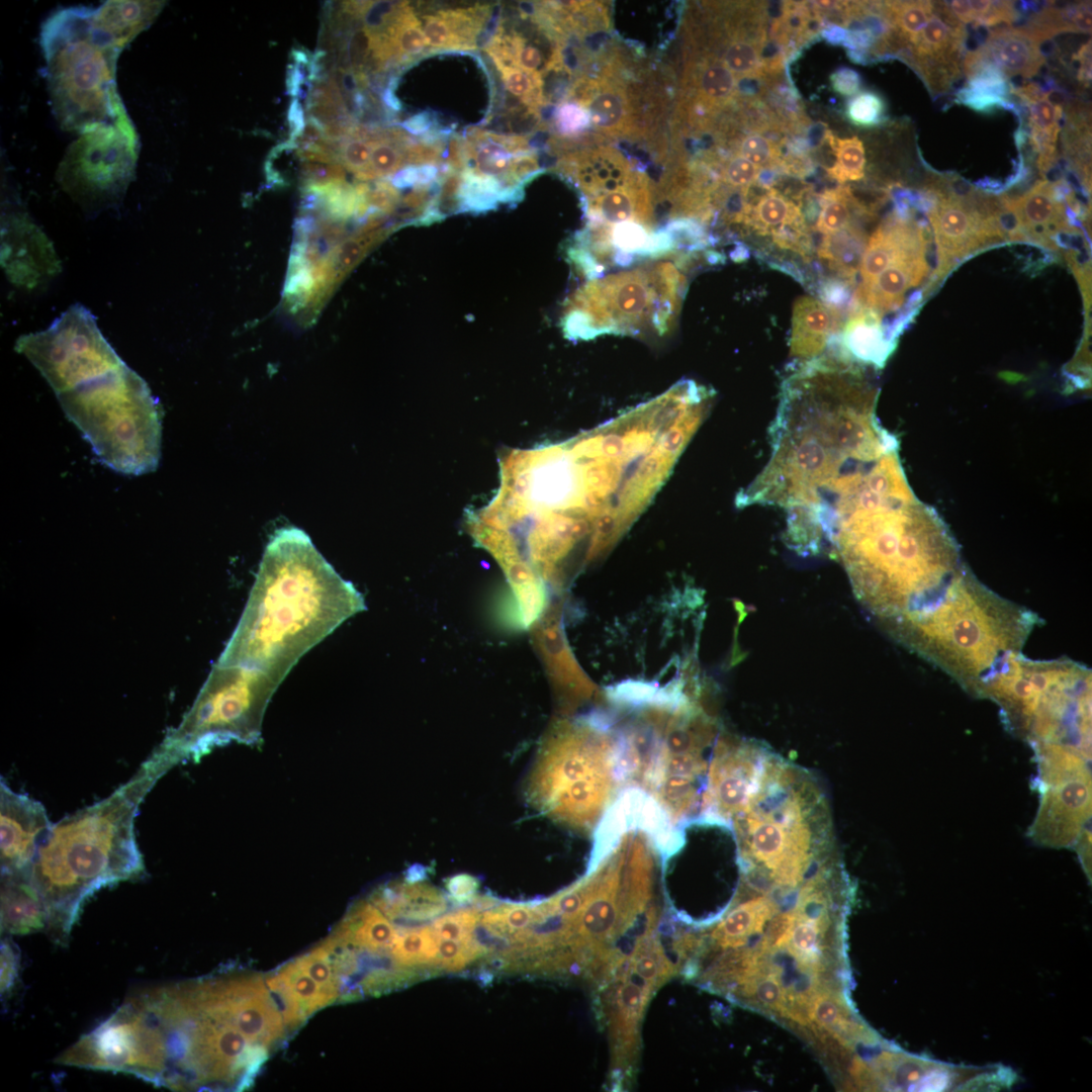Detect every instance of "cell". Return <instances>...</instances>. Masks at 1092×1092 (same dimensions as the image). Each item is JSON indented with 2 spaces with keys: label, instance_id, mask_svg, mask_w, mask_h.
<instances>
[{
  "label": "cell",
  "instance_id": "obj_4",
  "mask_svg": "<svg viewBox=\"0 0 1092 1092\" xmlns=\"http://www.w3.org/2000/svg\"><path fill=\"white\" fill-rule=\"evenodd\" d=\"M829 551L883 627L926 611L965 566L942 519L917 498L849 519Z\"/></svg>",
  "mask_w": 1092,
  "mask_h": 1092
},
{
  "label": "cell",
  "instance_id": "obj_59",
  "mask_svg": "<svg viewBox=\"0 0 1092 1092\" xmlns=\"http://www.w3.org/2000/svg\"><path fill=\"white\" fill-rule=\"evenodd\" d=\"M515 59L518 68L527 73H536L542 64L541 52L534 46L524 44L520 38L516 49Z\"/></svg>",
  "mask_w": 1092,
  "mask_h": 1092
},
{
  "label": "cell",
  "instance_id": "obj_38",
  "mask_svg": "<svg viewBox=\"0 0 1092 1092\" xmlns=\"http://www.w3.org/2000/svg\"><path fill=\"white\" fill-rule=\"evenodd\" d=\"M775 906L766 898L759 897L740 905L722 924V932L731 937H742L761 929L772 915Z\"/></svg>",
  "mask_w": 1092,
  "mask_h": 1092
},
{
  "label": "cell",
  "instance_id": "obj_35",
  "mask_svg": "<svg viewBox=\"0 0 1092 1092\" xmlns=\"http://www.w3.org/2000/svg\"><path fill=\"white\" fill-rule=\"evenodd\" d=\"M951 13L964 24L974 23L979 26L1011 24L1020 17L1013 1H947Z\"/></svg>",
  "mask_w": 1092,
  "mask_h": 1092
},
{
  "label": "cell",
  "instance_id": "obj_9",
  "mask_svg": "<svg viewBox=\"0 0 1092 1092\" xmlns=\"http://www.w3.org/2000/svg\"><path fill=\"white\" fill-rule=\"evenodd\" d=\"M1006 728L1031 745L1060 744L1090 755L1091 671L1072 659L1013 657L986 691Z\"/></svg>",
  "mask_w": 1092,
  "mask_h": 1092
},
{
  "label": "cell",
  "instance_id": "obj_56",
  "mask_svg": "<svg viewBox=\"0 0 1092 1092\" xmlns=\"http://www.w3.org/2000/svg\"><path fill=\"white\" fill-rule=\"evenodd\" d=\"M754 993L757 999L767 1007L779 1009L784 1006V993L779 980L774 975H762L754 981Z\"/></svg>",
  "mask_w": 1092,
  "mask_h": 1092
},
{
  "label": "cell",
  "instance_id": "obj_30",
  "mask_svg": "<svg viewBox=\"0 0 1092 1092\" xmlns=\"http://www.w3.org/2000/svg\"><path fill=\"white\" fill-rule=\"evenodd\" d=\"M165 1L114 0L93 8L95 24L122 51L157 18Z\"/></svg>",
  "mask_w": 1092,
  "mask_h": 1092
},
{
  "label": "cell",
  "instance_id": "obj_36",
  "mask_svg": "<svg viewBox=\"0 0 1092 1092\" xmlns=\"http://www.w3.org/2000/svg\"><path fill=\"white\" fill-rule=\"evenodd\" d=\"M828 144L835 156L834 164L827 168L828 176L839 183L863 179L867 155L862 141L856 135L838 139L828 134Z\"/></svg>",
  "mask_w": 1092,
  "mask_h": 1092
},
{
  "label": "cell",
  "instance_id": "obj_23",
  "mask_svg": "<svg viewBox=\"0 0 1092 1092\" xmlns=\"http://www.w3.org/2000/svg\"><path fill=\"white\" fill-rule=\"evenodd\" d=\"M921 249H926V239L917 221L900 212L888 216L872 234L864 247L857 288L868 286L898 259Z\"/></svg>",
  "mask_w": 1092,
  "mask_h": 1092
},
{
  "label": "cell",
  "instance_id": "obj_6",
  "mask_svg": "<svg viewBox=\"0 0 1092 1092\" xmlns=\"http://www.w3.org/2000/svg\"><path fill=\"white\" fill-rule=\"evenodd\" d=\"M1040 622L1031 610L988 588L965 565L937 603L885 630L966 692L983 698Z\"/></svg>",
  "mask_w": 1092,
  "mask_h": 1092
},
{
  "label": "cell",
  "instance_id": "obj_52",
  "mask_svg": "<svg viewBox=\"0 0 1092 1092\" xmlns=\"http://www.w3.org/2000/svg\"><path fill=\"white\" fill-rule=\"evenodd\" d=\"M372 142L370 168L374 174H388L396 170L402 163L403 155L399 153L391 142H382L379 138Z\"/></svg>",
  "mask_w": 1092,
  "mask_h": 1092
},
{
  "label": "cell",
  "instance_id": "obj_39",
  "mask_svg": "<svg viewBox=\"0 0 1092 1092\" xmlns=\"http://www.w3.org/2000/svg\"><path fill=\"white\" fill-rule=\"evenodd\" d=\"M446 23L462 50L475 49V38L488 15L487 7L442 10L437 13Z\"/></svg>",
  "mask_w": 1092,
  "mask_h": 1092
},
{
  "label": "cell",
  "instance_id": "obj_37",
  "mask_svg": "<svg viewBox=\"0 0 1092 1092\" xmlns=\"http://www.w3.org/2000/svg\"><path fill=\"white\" fill-rule=\"evenodd\" d=\"M820 211L815 230L821 234L836 233L851 224L852 211L861 212L853 193L848 186H838L826 190L820 196Z\"/></svg>",
  "mask_w": 1092,
  "mask_h": 1092
},
{
  "label": "cell",
  "instance_id": "obj_50",
  "mask_svg": "<svg viewBox=\"0 0 1092 1092\" xmlns=\"http://www.w3.org/2000/svg\"><path fill=\"white\" fill-rule=\"evenodd\" d=\"M423 31L433 49L462 50L445 21L438 14L423 17Z\"/></svg>",
  "mask_w": 1092,
  "mask_h": 1092
},
{
  "label": "cell",
  "instance_id": "obj_27",
  "mask_svg": "<svg viewBox=\"0 0 1092 1092\" xmlns=\"http://www.w3.org/2000/svg\"><path fill=\"white\" fill-rule=\"evenodd\" d=\"M46 927L47 907L28 872L1 874V932L23 935Z\"/></svg>",
  "mask_w": 1092,
  "mask_h": 1092
},
{
  "label": "cell",
  "instance_id": "obj_15",
  "mask_svg": "<svg viewBox=\"0 0 1092 1092\" xmlns=\"http://www.w3.org/2000/svg\"><path fill=\"white\" fill-rule=\"evenodd\" d=\"M928 192L931 206L928 218L934 233L939 273L985 245L1005 238L1003 215L1007 210L1002 199H994L969 189H954L951 177L933 175Z\"/></svg>",
  "mask_w": 1092,
  "mask_h": 1092
},
{
  "label": "cell",
  "instance_id": "obj_22",
  "mask_svg": "<svg viewBox=\"0 0 1092 1092\" xmlns=\"http://www.w3.org/2000/svg\"><path fill=\"white\" fill-rule=\"evenodd\" d=\"M1003 203L1014 216L1015 232L1026 234L1039 244L1054 247L1051 238L1071 230L1058 188L1050 181L1035 183L1017 198H1003Z\"/></svg>",
  "mask_w": 1092,
  "mask_h": 1092
},
{
  "label": "cell",
  "instance_id": "obj_14",
  "mask_svg": "<svg viewBox=\"0 0 1092 1092\" xmlns=\"http://www.w3.org/2000/svg\"><path fill=\"white\" fill-rule=\"evenodd\" d=\"M281 680L261 669L218 664L184 727L166 744L178 755L182 750L197 754L216 741L238 737L233 727Z\"/></svg>",
  "mask_w": 1092,
  "mask_h": 1092
},
{
  "label": "cell",
  "instance_id": "obj_40",
  "mask_svg": "<svg viewBox=\"0 0 1092 1092\" xmlns=\"http://www.w3.org/2000/svg\"><path fill=\"white\" fill-rule=\"evenodd\" d=\"M762 46L743 38L728 43L722 55V64L736 77L762 75Z\"/></svg>",
  "mask_w": 1092,
  "mask_h": 1092
},
{
  "label": "cell",
  "instance_id": "obj_29",
  "mask_svg": "<svg viewBox=\"0 0 1092 1092\" xmlns=\"http://www.w3.org/2000/svg\"><path fill=\"white\" fill-rule=\"evenodd\" d=\"M373 903L389 919L425 920L440 915L446 908L440 891L426 884H392L372 895Z\"/></svg>",
  "mask_w": 1092,
  "mask_h": 1092
},
{
  "label": "cell",
  "instance_id": "obj_46",
  "mask_svg": "<svg viewBox=\"0 0 1092 1092\" xmlns=\"http://www.w3.org/2000/svg\"><path fill=\"white\" fill-rule=\"evenodd\" d=\"M740 156L758 168L781 167L779 145L760 133L744 136L739 145Z\"/></svg>",
  "mask_w": 1092,
  "mask_h": 1092
},
{
  "label": "cell",
  "instance_id": "obj_63",
  "mask_svg": "<svg viewBox=\"0 0 1092 1092\" xmlns=\"http://www.w3.org/2000/svg\"><path fill=\"white\" fill-rule=\"evenodd\" d=\"M430 124H431V120H430V117H429V115L427 113L416 115V116L407 119L403 123L404 127L408 131H411L413 133H416V134L426 131L429 128Z\"/></svg>",
  "mask_w": 1092,
  "mask_h": 1092
},
{
  "label": "cell",
  "instance_id": "obj_49",
  "mask_svg": "<svg viewBox=\"0 0 1092 1092\" xmlns=\"http://www.w3.org/2000/svg\"><path fill=\"white\" fill-rule=\"evenodd\" d=\"M811 1014L824 1027L843 1032L845 1030V1015L835 999L829 996H819L813 1002Z\"/></svg>",
  "mask_w": 1092,
  "mask_h": 1092
},
{
  "label": "cell",
  "instance_id": "obj_51",
  "mask_svg": "<svg viewBox=\"0 0 1092 1092\" xmlns=\"http://www.w3.org/2000/svg\"><path fill=\"white\" fill-rule=\"evenodd\" d=\"M760 171V168L756 167L743 157L737 156L731 159L727 164L723 178L729 185L743 190L756 182Z\"/></svg>",
  "mask_w": 1092,
  "mask_h": 1092
},
{
  "label": "cell",
  "instance_id": "obj_41",
  "mask_svg": "<svg viewBox=\"0 0 1092 1092\" xmlns=\"http://www.w3.org/2000/svg\"><path fill=\"white\" fill-rule=\"evenodd\" d=\"M698 88L702 96L712 103L728 101L736 90V77L721 63L707 64L700 72Z\"/></svg>",
  "mask_w": 1092,
  "mask_h": 1092
},
{
  "label": "cell",
  "instance_id": "obj_62",
  "mask_svg": "<svg viewBox=\"0 0 1092 1092\" xmlns=\"http://www.w3.org/2000/svg\"><path fill=\"white\" fill-rule=\"evenodd\" d=\"M466 159L464 144L458 136H451L448 143L447 161L456 168H462Z\"/></svg>",
  "mask_w": 1092,
  "mask_h": 1092
},
{
  "label": "cell",
  "instance_id": "obj_10",
  "mask_svg": "<svg viewBox=\"0 0 1092 1092\" xmlns=\"http://www.w3.org/2000/svg\"><path fill=\"white\" fill-rule=\"evenodd\" d=\"M548 746L535 766L530 796L556 819L592 828L620 782L614 743L598 731L571 734Z\"/></svg>",
  "mask_w": 1092,
  "mask_h": 1092
},
{
  "label": "cell",
  "instance_id": "obj_17",
  "mask_svg": "<svg viewBox=\"0 0 1092 1092\" xmlns=\"http://www.w3.org/2000/svg\"><path fill=\"white\" fill-rule=\"evenodd\" d=\"M967 36L966 25L951 13L946 1H934L929 20L901 55L933 98L948 93L964 75Z\"/></svg>",
  "mask_w": 1092,
  "mask_h": 1092
},
{
  "label": "cell",
  "instance_id": "obj_45",
  "mask_svg": "<svg viewBox=\"0 0 1092 1092\" xmlns=\"http://www.w3.org/2000/svg\"><path fill=\"white\" fill-rule=\"evenodd\" d=\"M795 914L798 923L793 924L787 935L791 951L800 960L814 961L818 952L819 926L815 918L806 917L798 911Z\"/></svg>",
  "mask_w": 1092,
  "mask_h": 1092
},
{
  "label": "cell",
  "instance_id": "obj_64",
  "mask_svg": "<svg viewBox=\"0 0 1092 1092\" xmlns=\"http://www.w3.org/2000/svg\"><path fill=\"white\" fill-rule=\"evenodd\" d=\"M945 1082H946V1079L943 1077V1075H936L935 1074V1075H932V1076L928 1077L927 1080L926 1079L923 1080V1084L920 1086L919 1090H927V1091L941 1090L945 1086Z\"/></svg>",
  "mask_w": 1092,
  "mask_h": 1092
},
{
  "label": "cell",
  "instance_id": "obj_1",
  "mask_svg": "<svg viewBox=\"0 0 1092 1092\" xmlns=\"http://www.w3.org/2000/svg\"><path fill=\"white\" fill-rule=\"evenodd\" d=\"M877 397L861 366L830 358L793 364L769 427V459L737 506L779 507L787 521L802 519L898 450L876 417Z\"/></svg>",
  "mask_w": 1092,
  "mask_h": 1092
},
{
  "label": "cell",
  "instance_id": "obj_44",
  "mask_svg": "<svg viewBox=\"0 0 1092 1092\" xmlns=\"http://www.w3.org/2000/svg\"><path fill=\"white\" fill-rule=\"evenodd\" d=\"M466 159H473L475 167L487 175L505 172L511 166L510 153L499 145L485 140L479 144H464Z\"/></svg>",
  "mask_w": 1092,
  "mask_h": 1092
},
{
  "label": "cell",
  "instance_id": "obj_24",
  "mask_svg": "<svg viewBox=\"0 0 1092 1092\" xmlns=\"http://www.w3.org/2000/svg\"><path fill=\"white\" fill-rule=\"evenodd\" d=\"M895 346L896 342L888 338L877 313L854 306L825 355L861 366L882 368Z\"/></svg>",
  "mask_w": 1092,
  "mask_h": 1092
},
{
  "label": "cell",
  "instance_id": "obj_21",
  "mask_svg": "<svg viewBox=\"0 0 1092 1092\" xmlns=\"http://www.w3.org/2000/svg\"><path fill=\"white\" fill-rule=\"evenodd\" d=\"M1043 41L1024 27L993 28L984 42L972 51L981 61L998 69L1007 79L1031 78L1045 64Z\"/></svg>",
  "mask_w": 1092,
  "mask_h": 1092
},
{
  "label": "cell",
  "instance_id": "obj_11",
  "mask_svg": "<svg viewBox=\"0 0 1092 1092\" xmlns=\"http://www.w3.org/2000/svg\"><path fill=\"white\" fill-rule=\"evenodd\" d=\"M684 278L671 263H658L590 280L583 288L582 337L658 334L669 329L680 303Z\"/></svg>",
  "mask_w": 1092,
  "mask_h": 1092
},
{
  "label": "cell",
  "instance_id": "obj_26",
  "mask_svg": "<svg viewBox=\"0 0 1092 1092\" xmlns=\"http://www.w3.org/2000/svg\"><path fill=\"white\" fill-rule=\"evenodd\" d=\"M842 315L813 296L799 297L793 307L790 355L795 362L823 356L839 334Z\"/></svg>",
  "mask_w": 1092,
  "mask_h": 1092
},
{
  "label": "cell",
  "instance_id": "obj_61",
  "mask_svg": "<svg viewBox=\"0 0 1092 1092\" xmlns=\"http://www.w3.org/2000/svg\"><path fill=\"white\" fill-rule=\"evenodd\" d=\"M833 88L840 94L852 95L859 89L858 75L849 69H841L831 76Z\"/></svg>",
  "mask_w": 1092,
  "mask_h": 1092
},
{
  "label": "cell",
  "instance_id": "obj_31",
  "mask_svg": "<svg viewBox=\"0 0 1092 1092\" xmlns=\"http://www.w3.org/2000/svg\"><path fill=\"white\" fill-rule=\"evenodd\" d=\"M864 247V234L857 226L849 224L836 233L825 235L817 254L840 280L850 284L859 270Z\"/></svg>",
  "mask_w": 1092,
  "mask_h": 1092
},
{
  "label": "cell",
  "instance_id": "obj_32",
  "mask_svg": "<svg viewBox=\"0 0 1092 1092\" xmlns=\"http://www.w3.org/2000/svg\"><path fill=\"white\" fill-rule=\"evenodd\" d=\"M1025 27L1042 41L1064 32L1088 34L1091 32L1090 2H1078L1061 8L1048 2L1030 17Z\"/></svg>",
  "mask_w": 1092,
  "mask_h": 1092
},
{
  "label": "cell",
  "instance_id": "obj_33",
  "mask_svg": "<svg viewBox=\"0 0 1092 1092\" xmlns=\"http://www.w3.org/2000/svg\"><path fill=\"white\" fill-rule=\"evenodd\" d=\"M439 952V938L432 927L404 928L396 930L389 953L399 967L435 964Z\"/></svg>",
  "mask_w": 1092,
  "mask_h": 1092
},
{
  "label": "cell",
  "instance_id": "obj_43",
  "mask_svg": "<svg viewBox=\"0 0 1092 1092\" xmlns=\"http://www.w3.org/2000/svg\"><path fill=\"white\" fill-rule=\"evenodd\" d=\"M479 919L476 910L463 909L437 918L432 929L439 939L466 943L474 940L473 932Z\"/></svg>",
  "mask_w": 1092,
  "mask_h": 1092
},
{
  "label": "cell",
  "instance_id": "obj_58",
  "mask_svg": "<svg viewBox=\"0 0 1092 1092\" xmlns=\"http://www.w3.org/2000/svg\"><path fill=\"white\" fill-rule=\"evenodd\" d=\"M403 159L412 164H429L440 161L442 147L428 142L408 145L403 152Z\"/></svg>",
  "mask_w": 1092,
  "mask_h": 1092
},
{
  "label": "cell",
  "instance_id": "obj_57",
  "mask_svg": "<svg viewBox=\"0 0 1092 1092\" xmlns=\"http://www.w3.org/2000/svg\"><path fill=\"white\" fill-rule=\"evenodd\" d=\"M588 121V113L575 104H564L557 111V124L566 133L581 129Z\"/></svg>",
  "mask_w": 1092,
  "mask_h": 1092
},
{
  "label": "cell",
  "instance_id": "obj_7",
  "mask_svg": "<svg viewBox=\"0 0 1092 1092\" xmlns=\"http://www.w3.org/2000/svg\"><path fill=\"white\" fill-rule=\"evenodd\" d=\"M39 40L52 110L63 129L81 133L125 108L116 88L121 50L95 24L93 8L55 11Z\"/></svg>",
  "mask_w": 1092,
  "mask_h": 1092
},
{
  "label": "cell",
  "instance_id": "obj_25",
  "mask_svg": "<svg viewBox=\"0 0 1092 1092\" xmlns=\"http://www.w3.org/2000/svg\"><path fill=\"white\" fill-rule=\"evenodd\" d=\"M927 271L926 249L911 252L888 266L868 286L856 288L854 306L881 317L900 307L907 292L924 279Z\"/></svg>",
  "mask_w": 1092,
  "mask_h": 1092
},
{
  "label": "cell",
  "instance_id": "obj_60",
  "mask_svg": "<svg viewBox=\"0 0 1092 1092\" xmlns=\"http://www.w3.org/2000/svg\"><path fill=\"white\" fill-rule=\"evenodd\" d=\"M477 886L476 879L467 875L453 877L447 883L448 891L458 901L470 899L474 895Z\"/></svg>",
  "mask_w": 1092,
  "mask_h": 1092
},
{
  "label": "cell",
  "instance_id": "obj_42",
  "mask_svg": "<svg viewBox=\"0 0 1092 1092\" xmlns=\"http://www.w3.org/2000/svg\"><path fill=\"white\" fill-rule=\"evenodd\" d=\"M589 121L597 127L612 130L622 124L625 102L622 96L611 90L598 93L587 106Z\"/></svg>",
  "mask_w": 1092,
  "mask_h": 1092
},
{
  "label": "cell",
  "instance_id": "obj_20",
  "mask_svg": "<svg viewBox=\"0 0 1092 1092\" xmlns=\"http://www.w3.org/2000/svg\"><path fill=\"white\" fill-rule=\"evenodd\" d=\"M1 264L12 283L29 289L61 271L52 242L24 213H11L2 219Z\"/></svg>",
  "mask_w": 1092,
  "mask_h": 1092
},
{
  "label": "cell",
  "instance_id": "obj_16",
  "mask_svg": "<svg viewBox=\"0 0 1092 1092\" xmlns=\"http://www.w3.org/2000/svg\"><path fill=\"white\" fill-rule=\"evenodd\" d=\"M770 754L752 743L719 741L709 766L700 819L728 825L748 804Z\"/></svg>",
  "mask_w": 1092,
  "mask_h": 1092
},
{
  "label": "cell",
  "instance_id": "obj_54",
  "mask_svg": "<svg viewBox=\"0 0 1092 1092\" xmlns=\"http://www.w3.org/2000/svg\"><path fill=\"white\" fill-rule=\"evenodd\" d=\"M503 80L507 89L514 96L522 98H535L532 93L539 85L537 83V77H534L537 73H527L519 68L507 69L500 71Z\"/></svg>",
  "mask_w": 1092,
  "mask_h": 1092
},
{
  "label": "cell",
  "instance_id": "obj_19",
  "mask_svg": "<svg viewBox=\"0 0 1092 1092\" xmlns=\"http://www.w3.org/2000/svg\"><path fill=\"white\" fill-rule=\"evenodd\" d=\"M52 823L44 807L0 782L1 874L27 873Z\"/></svg>",
  "mask_w": 1092,
  "mask_h": 1092
},
{
  "label": "cell",
  "instance_id": "obj_2",
  "mask_svg": "<svg viewBox=\"0 0 1092 1092\" xmlns=\"http://www.w3.org/2000/svg\"><path fill=\"white\" fill-rule=\"evenodd\" d=\"M127 1072L173 1090L248 1087L268 1051L238 1020L231 976L151 988L119 1008Z\"/></svg>",
  "mask_w": 1092,
  "mask_h": 1092
},
{
  "label": "cell",
  "instance_id": "obj_12",
  "mask_svg": "<svg viewBox=\"0 0 1092 1092\" xmlns=\"http://www.w3.org/2000/svg\"><path fill=\"white\" fill-rule=\"evenodd\" d=\"M139 138L125 108L115 118L79 133L66 151L56 179L85 212L116 206L133 179Z\"/></svg>",
  "mask_w": 1092,
  "mask_h": 1092
},
{
  "label": "cell",
  "instance_id": "obj_47",
  "mask_svg": "<svg viewBox=\"0 0 1092 1092\" xmlns=\"http://www.w3.org/2000/svg\"><path fill=\"white\" fill-rule=\"evenodd\" d=\"M885 102L874 92H860L847 104L846 115L857 126L878 125L884 120Z\"/></svg>",
  "mask_w": 1092,
  "mask_h": 1092
},
{
  "label": "cell",
  "instance_id": "obj_8",
  "mask_svg": "<svg viewBox=\"0 0 1092 1092\" xmlns=\"http://www.w3.org/2000/svg\"><path fill=\"white\" fill-rule=\"evenodd\" d=\"M56 396L103 465L125 475L158 468L163 408L148 383L126 364Z\"/></svg>",
  "mask_w": 1092,
  "mask_h": 1092
},
{
  "label": "cell",
  "instance_id": "obj_48",
  "mask_svg": "<svg viewBox=\"0 0 1092 1092\" xmlns=\"http://www.w3.org/2000/svg\"><path fill=\"white\" fill-rule=\"evenodd\" d=\"M484 950V947L475 939L466 943L439 939L436 965L457 971L483 954Z\"/></svg>",
  "mask_w": 1092,
  "mask_h": 1092
},
{
  "label": "cell",
  "instance_id": "obj_28",
  "mask_svg": "<svg viewBox=\"0 0 1092 1092\" xmlns=\"http://www.w3.org/2000/svg\"><path fill=\"white\" fill-rule=\"evenodd\" d=\"M1011 93L1026 106L1027 122L1030 128L1029 140L1032 150L1037 153V166L1046 172L1057 159V140L1061 129L1064 107L1060 101H1054L1050 92H1043L1035 85L1028 84L1014 88Z\"/></svg>",
  "mask_w": 1092,
  "mask_h": 1092
},
{
  "label": "cell",
  "instance_id": "obj_18",
  "mask_svg": "<svg viewBox=\"0 0 1092 1092\" xmlns=\"http://www.w3.org/2000/svg\"><path fill=\"white\" fill-rule=\"evenodd\" d=\"M1039 810L1030 830L1043 845H1071L1084 830L1091 814L1089 769L1064 774L1041 782Z\"/></svg>",
  "mask_w": 1092,
  "mask_h": 1092
},
{
  "label": "cell",
  "instance_id": "obj_3",
  "mask_svg": "<svg viewBox=\"0 0 1092 1092\" xmlns=\"http://www.w3.org/2000/svg\"><path fill=\"white\" fill-rule=\"evenodd\" d=\"M365 609L310 538L295 527L267 544L239 624L219 660L284 678L314 645Z\"/></svg>",
  "mask_w": 1092,
  "mask_h": 1092
},
{
  "label": "cell",
  "instance_id": "obj_34",
  "mask_svg": "<svg viewBox=\"0 0 1092 1092\" xmlns=\"http://www.w3.org/2000/svg\"><path fill=\"white\" fill-rule=\"evenodd\" d=\"M642 196V188H636L632 182L621 189L598 195L593 209L611 228L625 222L639 223L646 215V204L641 203Z\"/></svg>",
  "mask_w": 1092,
  "mask_h": 1092
},
{
  "label": "cell",
  "instance_id": "obj_53",
  "mask_svg": "<svg viewBox=\"0 0 1092 1092\" xmlns=\"http://www.w3.org/2000/svg\"><path fill=\"white\" fill-rule=\"evenodd\" d=\"M19 972L17 948L8 938L1 941V995L13 988Z\"/></svg>",
  "mask_w": 1092,
  "mask_h": 1092
},
{
  "label": "cell",
  "instance_id": "obj_13",
  "mask_svg": "<svg viewBox=\"0 0 1092 1092\" xmlns=\"http://www.w3.org/2000/svg\"><path fill=\"white\" fill-rule=\"evenodd\" d=\"M24 355L57 394L122 367L125 363L102 335L96 317L75 303L43 331L20 336Z\"/></svg>",
  "mask_w": 1092,
  "mask_h": 1092
},
{
  "label": "cell",
  "instance_id": "obj_5",
  "mask_svg": "<svg viewBox=\"0 0 1092 1092\" xmlns=\"http://www.w3.org/2000/svg\"><path fill=\"white\" fill-rule=\"evenodd\" d=\"M177 757L162 745L110 796L52 825L28 875L46 904L53 938L66 941L85 901L99 889L144 873L134 818Z\"/></svg>",
  "mask_w": 1092,
  "mask_h": 1092
},
{
  "label": "cell",
  "instance_id": "obj_55",
  "mask_svg": "<svg viewBox=\"0 0 1092 1092\" xmlns=\"http://www.w3.org/2000/svg\"><path fill=\"white\" fill-rule=\"evenodd\" d=\"M371 152V141L354 139L340 148L339 159H342L347 167L360 171L369 165Z\"/></svg>",
  "mask_w": 1092,
  "mask_h": 1092
}]
</instances>
